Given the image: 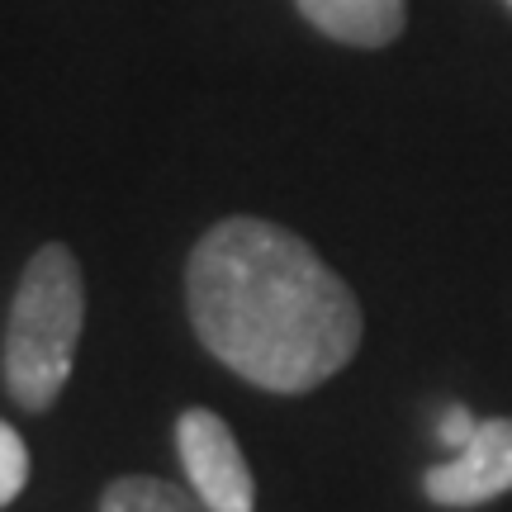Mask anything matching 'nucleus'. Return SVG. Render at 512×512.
<instances>
[{
	"instance_id": "1",
	"label": "nucleus",
	"mask_w": 512,
	"mask_h": 512,
	"mask_svg": "<svg viewBox=\"0 0 512 512\" xmlns=\"http://www.w3.org/2000/svg\"><path fill=\"white\" fill-rule=\"evenodd\" d=\"M185 304L204 351L271 394H309L361 347L347 280L299 233L247 214L195 242Z\"/></svg>"
},
{
	"instance_id": "2",
	"label": "nucleus",
	"mask_w": 512,
	"mask_h": 512,
	"mask_svg": "<svg viewBox=\"0 0 512 512\" xmlns=\"http://www.w3.org/2000/svg\"><path fill=\"white\" fill-rule=\"evenodd\" d=\"M86 328V280L62 242L29 256L5 328V384L19 408L48 413L72 375L76 342Z\"/></svg>"
},
{
	"instance_id": "3",
	"label": "nucleus",
	"mask_w": 512,
	"mask_h": 512,
	"mask_svg": "<svg viewBox=\"0 0 512 512\" xmlns=\"http://www.w3.org/2000/svg\"><path fill=\"white\" fill-rule=\"evenodd\" d=\"M176 451H181L190 494L200 498L209 512H252L256 484L247 470L233 427L209 413V408H185L176 422Z\"/></svg>"
},
{
	"instance_id": "4",
	"label": "nucleus",
	"mask_w": 512,
	"mask_h": 512,
	"mask_svg": "<svg viewBox=\"0 0 512 512\" xmlns=\"http://www.w3.org/2000/svg\"><path fill=\"white\" fill-rule=\"evenodd\" d=\"M422 489L441 508H475L512 489V418H484L451 460L427 470Z\"/></svg>"
},
{
	"instance_id": "5",
	"label": "nucleus",
	"mask_w": 512,
	"mask_h": 512,
	"mask_svg": "<svg viewBox=\"0 0 512 512\" xmlns=\"http://www.w3.org/2000/svg\"><path fill=\"white\" fill-rule=\"evenodd\" d=\"M318 34L351 48H384L403 34L408 0H294Z\"/></svg>"
},
{
	"instance_id": "6",
	"label": "nucleus",
	"mask_w": 512,
	"mask_h": 512,
	"mask_svg": "<svg viewBox=\"0 0 512 512\" xmlns=\"http://www.w3.org/2000/svg\"><path fill=\"white\" fill-rule=\"evenodd\" d=\"M100 512H209V508L181 484H166V479L152 475H128L105 489Z\"/></svg>"
},
{
	"instance_id": "7",
	"label": "nucleus",
	"mask_w": 512,
	"mask_h": 512,
	"mask_svg": "<svg viewBox=\"0 0 512 512\" xmlns=\"http://www.w3.org/2000/svg\"><path fill=\"white\" fill-rule=\"evenodd\" d=\"M29 479V451H24V437H19L10 422H0V508L15 503L19 489Z\"/></svg>"
},
{
	"instance_id": "8",
	"label": "nucleus",
	"mask_w": 512,
	"mask_h": 512,
	"mask_svg": "<svg viewBox=\"0 0 512 512\" xmlns=\"http://www.w3.org/2000/svg\"><path fill=\"white\" fill-rule=\"evenodd\" d=\"M479 432V418L470 413V408H446V418L437 422V437H441V446H451V451H460L465 441Z\"/></svg>"
}]
</instances>
